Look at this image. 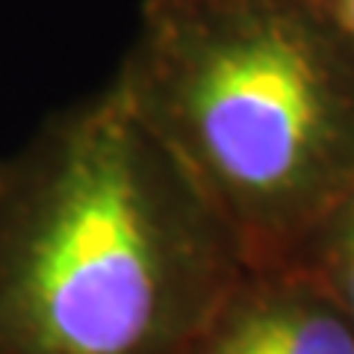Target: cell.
I'll use <instances>...</instances> for the list:
<instances>
[{
	"instance_id": "1",
	"label": "cell",
	"mask_w": 354,
	"mask_h": 354,
	"mask_svg": "<svg viewBox=\"0 0 354 354\" xmlns=\"http://www.w3.org/2000/svg\"><path fill=\"white\" fill-rule=\"evenodd\" d=\"M245 269L113 83L0 160V354H180Z\"/></svg>"
},
{
	"instance_id": "2",
	"label": "cell",
	"mask_w": 354,
	"mask_h": 354,
	"mask_svg": "<svg viewBox=\"0 0 354 354\" xmlns=\"http://www.w3.org/2000/svg\"><path fill=\"white\" fill-rule=\"evenodd\" d=\"M113 86L248 269L354 189V59L298 0H145Z\"/></svg>"
},
{
	"instance_id": "3",
	"label": "cell",
	"mask_w": 354,
	"mask_h": 354,
	"mask_svg": "<svg viewBox=\"0 0 354 354\" xmlns=\"http://www.w3.org/2000/svg\"><path fill=\"white\" fill-rule=\"evenodd\" d=\"M180 354H354V322L298 266L245 269Z\"/></svg>"
},
{
	"instance_id": "4",
	"label": "cell",
	"mask_w": 354,
	"mask_h": 354,
	"mask_svg": "<svg viewBox=\"0 0 354 354\" xmlns=\"http://www.w3.org/2000/svg\"><path fill=\"white\" fill-rule=\"evenodd\" d=\"M290 266L322 283L354 322V189L325 216Z\"/></svg>"
},
{
	"instance_id": "5",
	"label": "cell",
	"mask_w": 354,
	"mask_h": 354,
	"mask_svg": "<svg viewBox=\"0 0 354 354\" xmlns=\"http://www.w3.org/2000/svg\"><path fill=\"white\" fill-rule=\"evenodd\" d=\"M298 3L322 21L354 59V0H298Z\"/></svg>"
}]
</instances>
